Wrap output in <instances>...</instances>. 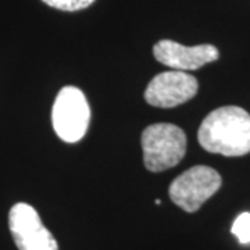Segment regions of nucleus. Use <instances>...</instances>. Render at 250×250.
<instances>
[{
  "label": "nucleus",
  "mask_w": 250,
  "mask_h": 250,
  "mask_svg": "<svg viewBox=\"0 0 250 250\" xmlns=\"http://www.w3.org/2000/svg\"><path fill=\"white\" fill-rule=\"evenodd\" d=\"M9 228L18 250H59L57 242L35 208L17 203L9 213Z\"/></svg>",
  "instance_id": "nucleus-5"
},
{
  "label": "nucleus",
  "mask_w": 250,
  "mask_h": 250,
  "mask_svg": "<svg viewBox=\"0 0 250 250\" xmlns=\"http://www.w3.org/2000/svg\"><path fill=\"white\" fill-rule=\"evenodd\" d=\"M90 121L89 103L83 92L75 86H64L52 108V124L57 136L67 143H77L85 136Z\"/></svg>",
  "instance_id": "nucleus-3"
},
{
  "label": "nucleus",
  "mask_w": 250,
  "mask_h": 250,
  "mask_svg": "<svg viewBox=\"0 0 250 250\" xmlns=\"http://www.w3.org/2000/svg\"><path fill=\"white\" fill-rule=\"evenodd\" d=\"M200 146L210 153L236 157L250 153V114L236 106L215 108L197 131Z\"/></svg>",
  "instance_id": "nucleus-1"
},
{
  "label": "nucleus",
  "mask_w": 250,
  "mask_h": 250,
  "mask_svg": "<svg viewBox=\"0 0 250 250\" xmlns=\"http://www.w3.org/2000/svg\"><path fill=\"white\" fill-rule=\"evenodd\" d=\"M47 6L62 11H78L89 7L95 0H42Z\"/></svg>",
  "instance_id": "nucleus-9"
},
{
  "label": "nucleus",
  "mask_w": 250,
  "mask_h": 250,
  "mask_svg": "<svg viewBox=\"0 0 250 250\" xmlns=\"http://www.w3.org/2000/svg\"><path fill=\"white\" fill-rule=\"evenodd\" d=\"M199 90L197 80L185 71H166L156 75L145 90L146 102L160 108H172L195 98Z\"/></svg>",
  "instance_id": "nucleus-6"
},
{
  "label": "nucleus",
  "mask_w": 250,
  "mask_h": 250,
  "mask_svg": "<svg viewBox=\"0 0 250 250\" xmlns=\"http://www.w3.org/2000/svg\"><path fill=\"white\" fill-rule=\"evenodd\" d=\"M221 175L211 167L195 166L172 181L168 195L187 213L197 211L221 188Z\"/></svg>",
  "instance_id": "nucleus-4"
},
{
  "label": "nucleus",
  "mask_w": 250,
  "mask_h": 250,
  "mask_svg": "<svg viewBox=\"0 0 250 250\" xmlns=\"http://www.w3.org/2000/svg\"><path fill=\"white\" fill-rule=\"evenodd\" d=\"M143 163L152 172L172 168L187 153V135L174 124L149 125L142 132Z\"/></svg>",
  "instance_id": "nucleus-2"
},
{
  "label": "nucleus",
  "mask_w": 250,
  "mask_h": 250,
  "mask_svg": "<svg viewBox=\"0 0 250 250\" xmlns=\"http://www.w3.org/2000/svg\"><path fill=\"white\" fill-rule=\"evenodd\" d=\"M157 62L177 71L199 70L203 65L218 60L220 52L213 45L184 46L170 39H163L153 47Z\"/></svg>",
  "instance_id": "nucleus-7"
},
{
  "label": "nucleus",
  "mask_w": 250,
  "mask_h": 250,
  "mask_svg": "<svg viewBox=\"0 0 250 250\" xmlns=\"http://www.w3.org/2000/svg\"><path fill=\"white\" fill-rule=\"evenodd\" d=\"M231 232L238 238L241 245L250 243V213H242L233 221Z\"/></svg>",
  "instance_id": "nucleus-8"
}]
</instances>
